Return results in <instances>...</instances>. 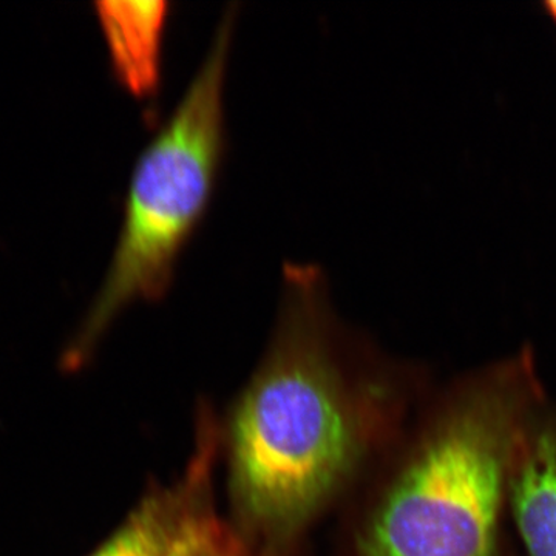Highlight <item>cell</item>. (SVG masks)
I'll list each match as a JSON object with an SVG mask.
<instances>
[{"instance_id": "8", "label": "cell", "mask_w": 556, "mask_h": 556, "mask_svg": "<svg viewBox=\"0 0 556 556\" xmlns=\"http://www.w3.org/2000/svg\"><path fill=\"white\" fill-rule=\"evenodd\" d=\"M543 10L546 11V14L548 17H551L552 21H554V24L556 25V0H551V2H544Z\"/></svg>"}, {"instance_id": "2", "label": "cell", "mask_w": 556, "mask_h": 556, "mask_svg": "<svg viewBox=\"0 0 556 556\" xmlns=\"http://www.w3.org/2000/svg\"><path fill=\"white\" fill-rule=\"evenodd\" d=\"M547 399L530 346L437 383L340 508L334 556H517L511 464Z\"/></svg>"}, {"instance_id": "7", "label": "cell", "mask_w": 556, "mask_h": 556, "mask_svg": "<svg viewBox=\"0 0 556 556\" xmlns=\"http://www.w3.org/2000/svg\"><path fill=\"white\" fill-rule=\"evenodd\" d=\"M166 556H277L255 547L229 518L223 517L208 490L179 527Z\"/></svg>"}, {"instance_id": "6", "label": "cell", "mask_w": 556, "mask_h": 556, "mask_svg": "<svg viewBox=\"0 0 556 556\" xmlns=\"http://www.w3.org/2000/svg\"><path fill=\"white\" fill-rule=\"evenodd\" d=\"M167 2H100L98 17L119 83L139 100L159 91Z\"/></svg>"}, {"instance_id": "1", "label": "cell", "mask_w": 556, "mask_h": 556, "mask_svg": "<svg viewBox=\"0 0 556 556\" xmlns=\"http://www.w3.org/2000/svg\"><path fill=\"white\" fill-rule=\"evenodd\" d=\"M434 386L340 324L320 269L288 263L269 345L219 420L232 525L270 555H308L313 527L345 506Z\"/></svg>"}, {"instance_id": "5", "label": "cell", "mask_w": 556, "mask_h": 556, "mask_svg": "<svg viewBox=\"0 0 556 556\" xmlns=\"http://www.w3.org/2000/svg\"><path fill=\"white\" fill-rule=\"evenodd\" d=\"M508 514L527 556H556V402L551 399L538 408L519 441Z\"/></svg>"}, {"instance_id": "4", "label": "cell", "mask_w": 556, "mask_h": 556, "mask_svg": "<svg viewBox=\"0 0 556 556\" xmlns=\"http://www.w3.org/2000/svg\"><path fill=\"white\" fill-rule=\"evenodd\" d=\"M218 439L208 431L195 437V448L181 477L152 484L129 517L89 556H166L179 527L197 503L215 486Z\"/></svg>"}, {"instance_id": "3", "label": "cell", "mask_w": 556, "mask_h": 556, "mask_svg": "<svg viewBox=\"0 0 556 556\" xmlns=\"http://www.w3.org/2000/svg\"><path fill=\"white\" fill-rule=\"evenodd\" d=\"M233 25L236 11H226L177 109L135 164L118 243L68 348L70 367L86 362L131 303L166 295L182 251L206 217L225 159V84Z\"/></svg>"}]
</instances>
